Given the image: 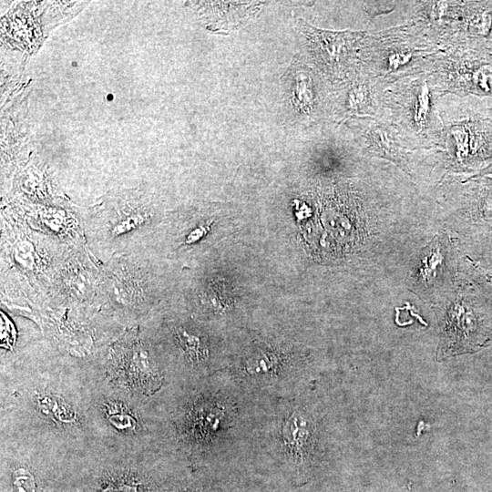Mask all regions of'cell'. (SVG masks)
<instances>
[{
    "mask_svg": "<svg viewBox=\"0 0 492 492\" xmlns=\"http://www.w3.org/2000/svg\"><path fill=\"white\" fill-rule=\"evenodd\" d=\"M0 439L68 458L102 446L87 364L53 345L40 353L2 354Z\"/></svg>",
    "mask_w": 492,
    "mask_h": 492,
    "instance_id": "6da1fadb",
    "label": "cell"
},
{
    "mask_svg": "<svg viewBox=\"0 0 492 492\" xmlns=\"http://www.w3.org/2000/svg\"><path fill=\"white\" fill-rule=\"evenodd\" d=\"M177 458L160 450L100 446L71 459L67 485L82 492H153Z\"/></svg>",
    "mask_w": 492,
    "mask_h": 492,
    "instance_id": "7a4b0ae2",
    "label": "cell"
},
{
    "mask_svg": "<svg viewBox=\"0 0 492 492\" xmlns=\"http://www.w3.org/2000/svg\"><path fill=\"white\" fill-rule=\"evenodd\" d=\"M87 364L110 384L146 400L170 382L151 329L143 321L126 328Z\"/></svg>",
    "mask_w": 492,
    "mask_h": 492,
    "instance_id": "3957f363",
    "label": "cell"
},
{
    "mask_svg": "<svg viewBox=\"0 0 492 492\" xmlns=\"http://www.w3.org/2000/svg\"><path fill=\"white\" fill-rule=\"evenodd\" d=\"M87 366L103 446L131 451L160 450L158 423L150 400L133 396L115 387Z\"/></svg>",
    "mask_w": 492,
    "mask_h": 492,
    "instance_id": "277c9868",
    "label": "cell"
},
{
    "mask_svg": "<svg viewBox=\"0 0 492 492\" xmlns=\"http://www.w3.org/2000/svg\"><path fill=\"white\" fill-rule=\"evenodd\" d=\"M71 459L32 444L0 439V492H63Z\"/></svg>",
    "mask_w": 492,
    "mask_h": 492,
    "instance_id": "5b68a950",
    "label": "cell"
},
{
    "mask_svg": "<svg viewBox=\"0 0 492 492\" xmlns=\"http://www.w3.org/2000/svg\"><path fill=\"white\" fill-rule=\"evenodd\" d=\"M282 448L287 467L295 480H305L312 465L313 425L312 419L300 410L292 412L282 425Z\"/></svg>",
    "mask_w": 492,
    "mask_h": 492,
    "instance_id": "8992f818",
    "label": "cell"
},
{
    "mask_svg": "<svg viewBox=\"0 0 492 492\" xmlns=\"http://www.w3.org/2000/svg\"><path fill=\"white\" fill-rule=\"evenodd\" d=\"M153 492H216L206 468L177 460Z\"/></svg>",
    "mask_w": 492,
    "mask_h": 492,
    "instance_id": "52a82bcc",
    "label": "cell"
},
{
    "mask_svg": "<svg viewBox=\"0 0 492 492\" xmlns=\"http://www.w3.org/2000/svg\"><path fill=\"white\" fill-rule=\"evenodd\" d=\"M306 35L313 51L327 65L333 66L339 63L345 56L344 52L348 50L347 34L322 31L307 26Z\"/></svg>",
    "mask_w": 492,
    "mask_h": 492,
    "instance_id": "ba28073f",
    "label": "cell"
},
{
    "mask_svg": "<svg viewBox=\"0 0 492 492\" xmlns=\"http://www.w3.org/2000/svg\"><path fill=\"white\" fill-rule=\"evenodd\" d=\"M277 358L273 353L261 351L249 358L246 362L247 373L258 375L271 372L277 366Z\"/></svg>",
    "mask_w": 492,
    "mask_h": 492,
    "instance_id": "9c48e42d",
    "label": "cell"
},
{
    "mask_svg": "<svg viewBox=\"0 0 492 492\" xmlns=\"http://www.w3.org/2000/svg\"><path fill=\"white\" fill-rule=\"evenodd\" d=\"M430 92L427 84L425 83L415 98L414 108V120L418 127L425 125L429 112Z\"/></svg>",
    "mask_w": 492,
    "mask_h": 492,
    "instance_id": "30bf717a",
    "label": "cell"
},
{
    "mask_svg": "<svg viewBox=\"0 0 492 492\" xmlns=\"http://www.w3.org/2000/svg\"><path fill=\"white\" fill-rule=\"evenodd\" d=\"M210 230V223L200 225L191 231L186 237L185 243L192 244L202 238Z\"/></svg>",
    "mask_w": 492,
    "mask_h": 492,
    "instance_id": "8fae6325",
    "label": "cell"
},
{
    "mask_svg": "<svg viewBox=\"0 0 492 492\" xmlns=\"http://www.w3.org/2000/svg\"><path fill=\"white\" fill-rule=\"evenodd\" d=\"M410 56L407 54H394L389 58V65L392 67H397L405 63H406L409 59Z\"/></svg>",
    "mask_w": 492,
    "mask_h": 492,
    "instance_id": "7c38bea8",
    "label": "cell"
},
{
    "mask_svg": "<svg viewBox=\"0 0 492 492\" xmlns=\"http://www.w3.org/2000/svg\"><path fill=\"white\" fill-rule=\"evenodd\" d=\"M487 297L490 299V301L492 302V275L488 278V281H487Z\"/></svg>",
    "mask_w": 492,
    "mask_h": 492,
    "instance_id": "4fadbf2b",
    "label": "cell"
}]
</instances>
